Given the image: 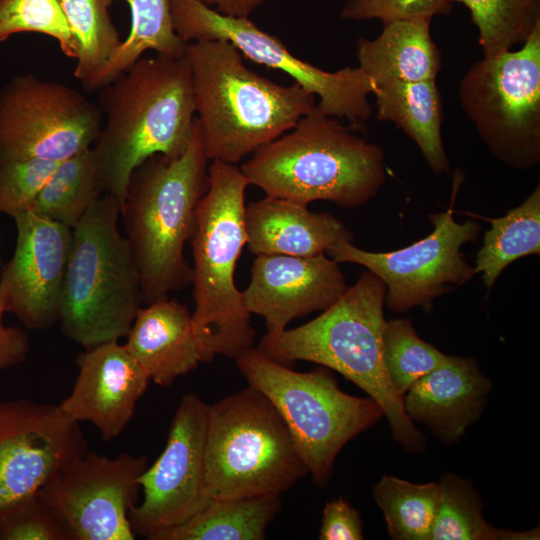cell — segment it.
Returning <instances> with one entry per match:
<instances>
[{
  "instance_id": "1",
  "label": "cell",
  "mask_w": 540,
  "mask_h": 540,
  "mask_svg": "<svg viewBox=\"0 0 540 540\" xmlns=\"http://www.w3.org/2000/svg\"><path fill=\"white\" fill-rule=\"evenodd\" d=\"M100 90L103 123L92 150L102 192L122 208L135 168L155 154L178 158L192 141L191 69L186 56L141 57Z\"/></svg>"
},
{
  "instance_id": "2",
  "label": "cell",
  "mask_w": 540,
  "mask_h": 540,
  "mask_svg": "<svg viewBox=\"0 0 540 540\" xmlns=\"http://www.w3.org/2000/svg\"><path fill=\"white\" fill-rule=\"evenodd\" d=\"M386 292L384 282L366 269L318 317L293 329L267 332L256 348L284 365L304 360L339 372L379 404L394 440L414 453L425 449V436L405 413L384 364Z\"/></svg>"
},
{
  "instance_id": "3",
  "label": "cell",
  "mask_w": 540,
  "mask_h": 540,
  "mask_svg": "<svg viewBox=\"0 0 540 540\" xmlns=\"http://www.w3.org/2000/svg\"><path fill=\"white\" fill-rule=\"evenodd\" d=\"M197 120L209 160L236 164L291 130L316 106L293 82L276 83L250 70L226 40L187 44Z\"/></svg>"
},
{
  "instance_id": "4",
  "label": "cell",
  "mask_w": 540,
  "mask_h": 540,
  "mask_svg": "<svg viewBox=\"0 0 540 540\" xmlns=\"http://www.w3.org/2000/svg\"><path fill=\"white\" fill-rule=\"evenodd\" d=\"M198 120L187 151L178 158L155 154L132 172L120 211L136 260L143 304L168 298L192 283L184 256L196 226L198 204L209 188Z\"/></svg>"
},
{
  "instance_id": "5",
  "label": "cell",
  "mask_w": 540,
  "mask_h": 540,
  "mask_svg": "<svg viewBox=\"0 0 540 540\" xmlns=\"http://www.w3.org/2000/svg\"><path fill=\"white\" fill-rule=\"evenodd\" d=\"M266 196L302 205L317 200L357 208L386 180L383 149L317 105L291 130L260 147L240 167Z\"/></svg>"
},
{
  "instance_id": "6",
  "label": "cell",
  "mask_w": 540,
  "mask_h": 540,
  "mask_svg": "<svg viewBox=\"0 0 540 540\" xmlns=\"http://www.w3.org/2000/svg\"><path fill=\"white\" fill-rule=\"evenodd\" d=\"M250 185L235 164L212 160L209 188L196 210L190 240L193 257L191 313L206 362L235 359L253 347L256 331L235 284V270L247 243L245 191Z\"/></svg>"
},
{
  "instance_id": "7",
  "label": "cell",
  "mask_w": 540,
  "mask_h": 540,
  "mask_svg": "<svg viewBox=\"0 0 540 540\" xmlns=\"http://www.w3.org/2000/svg\"><path fill=\"white\" fill-rule=\"evenodd\" d=\"M120 211L117 199L103 193L72 229L58 322L63 335L84 349L126 337L143 304Z\"/></svg>"
},
{
  "instance_id": "8",
  "label": "cell",
  "mask_w": 540,
  "mask_h": 540,
  "mask_svg": "<svg viewBox=\"0 0 540 540\" xmlns=\"http://www.w3.org/2000/svg\"><path fill=\"white\" fill-rule=\"evenodd\" d=\"M206 481L213 498L281 495L308 474L273 403L247 388L208 405Z\"/></svg>"
},
{
  "instance_id": "9",
  "label": "cell",
  "mask_w": 540,
  "mask_h": 540,
  "mask_svg": "<svg viewBox=\"0 0 540 540\" xmlns=\"http://www.w3.org/2000/svg\"><path fill=\"white\" fill-rule=\"evenodd\" d=\"M235 361L248 385L262 392L282 416L318 486L328 482L344 445L383 416L372 398L343 392L324 366L297 372L254 347Z\"/></svg>"
},
{
  "instance_id": "10",
  "label": "cell",
  "mask_w": 540,
  "mask_h": 540,
  "mask_svg": "<svg viewBox=\"0 0 540 540\" xmlns=\"http://www.w3.org/2000/svg\"><path fill=\"white\" fill-rule=\"evenodd\" d=\"M462 110L481 140L519 170L540 161V24L516 51L476 61L459 84Z\"/></svg>"
},
{
  "instance_id": "11",
  "label": "cell",
  "mask_w": 540,
  "mask_h": 540,
  "mask_svg": "<svg viewBox=\"0 0 540 540\" xmlns=\"http://www.w3.org/2000/svg\"><path fill=\"white\" fill-rule=\"evenodd\" d=\"M172 23L186 43L226 40L242 56L280 70L318 97L317 107L327 116L346 119L356 132L372 116L369 95L378 86L359 67L328 72L294 56L276 36L260 29L249 18L224 15L204 0H171Z\"/></svg>"
},
{
  "instance_id": "12",
  "label": "cell",
  "mask_w": 540,
  "mask_h": 540,
  "mask_svg": "<svg viewBox=\"0 0 540 540\" xmlns=\"http://www.w3.org/2000/svg\"><path fill=\"white\" fill-rule=\"evenodd\" d=\"M454 174L452 197L444 212L428 214L432 232L413 244L390 252H370L341 241L329 251L337 263H355L377 275L386 285V307L403 313L420 306L432 309L436 298L470 281L476 274L460 249L478 239L482 226L476 220L458 223L454 203L462 181Z\"/></svg>"
},
{
  "instance_id": "13",
  "label": "cell",
  "mask_w": 540,
  "mask_h": 540,
  "mask_svg": "<svg viewBox=\"0 0 540 540\" xmlns=\"http://www.w3.org/2000/svg\"><path fill=\"white\" fill-rule=\"evenodd\" d=\"M102 123L99 106L72 87L16 75L0 89V163L63 161L90 149Z\"/></svg>"
},
{
  "instance_id": "14",
  "label": "cell",
  "mask_w": 540,
  "mask_h": 540,
  "mask_svg": "<svg viewBox=\"0 0 540 540\" xmlns=\"http://www.w3.org/2000/svg\"><path fill=\"white\" fill-rule=\"evenodd\" d=\"M146 456L114 458L88 451L64 465L37 493L70 540H133L129 511L137 505Z\"/></svg>"
},
{
  "instance_id": "15",
  "label": "cell",
  "mask_w": 540,
  "mask_h": 540,
  "mask_svg": "<svg viewBox=\"0 0 540 540\" xmlns=\"http://www.w3.org/2000/svg\"><path fill=\"white\" fill-rule=\"evenodd\" d=\"M208 404L185 394L173 416L166 446L143 472V500L129 511L136 535L151 540L205 508L214 498L206 481L205 443Z\"/></svg>"
},
{
  "instance_id": "16",
  "label": "cell",
  "mask_w": 540,
  "mask_h": 540,
  "mask_svg": "<svg viewBox=\"0 0 540 540\" xmlns=\"http://www.w3.org/2000/svg\"><path fill=\"white\" fill-rule=\"evenodd\" d=\"M87 447L79 422L59 404L0 401V521Z\"/></svg>"
},
{
  "instance_id": "17",
  "label": "cell",
  "mask_w": 540,
  "mask_h": 540,
  "mask_svg": "<svg viewBox=\"0 0 540 540\" xmlns=\"http://www.w3.org/2000/svg\"><path fill=\"white\" fill-rule=\"evenodd\" d=\"M16 243L0 268V300L30 330L58 322L72 229L30 210L14 218Z\"/></svg>"
},
{
  "instance_id": "18",
  "label": "cell",
  "mask_w": 540,
  "mask_h": 540,
  "mask_svg": "<svg viewBox=\"0 0 540 540\" xmlns=\"http://www.w3.org/2000/svg\"><path fill=\"white\" fill-rule=\"evenodd\" d=\"M348 288L338 263L325 254L258 255L242 297L247 311L264 317L267 332L274 333L296 318L324 311Z\"/></svg>"
},
{
  "instance_id": "19",
  "label": "cell",
  "mask_w": 540,
  "mask_h": 540,
  "mask_svg": "<svg viewBox=\"0 0 540 540\" xmlns=\"http://www.w3.org/2000/svg\"><path fill=\"white\" fill-rule=\"evenodd\" d=\"M78 375L59 406L77 422H90L103 441L126 428L150 378L117 340L84 349L75 359Z\"/></svg>"
},
{
  "instance_id": "20",
  "label": "cell",
  "mask_w": 540,
  "mask_h": 540,
  "mask_svg": "<svg viewBox=\"0 0 540 540\" xmlns=\"http://www.w3.org/2000/svg\"><path fill=\"white\" fill-rule=\"evenodd\" d=\"M491 388L475 359L448 356L410 386L402 397L403 407L413 422L425 424L451 444L481 416Z\"/></svg>"
},
{
  "instance_id": "21",
  "label": "cell",
  "mask_w": 540,
  "mask_h": 540,
  "mask_svg": "<svg viewBox=\"0 0 540 540\" xmlns=\"http://www.w3.org/2000/svg\"><path fill=\"white\" fill-rule=\"evenodd\" d=\"M126 338V349L150 380L162 387L206 362L191 313L175 299L141 307Z\"/></svg>"
},
{
  "instance_id": "22",
  "label": "cell",
  "mask_w": 540,
  "mask_h": 540,
  "mask_svg": "<svg viewBox=\"0 0 540 540\" xmlns=\"http://www.w3.org/2000/svg\"><path fill=\"white\" fill-rule=\"evenodd\" d=\"M244 224L246 244L256 256L312 257L354 239L331 213L312 212L306 205L269 196L245 206Z\"/></svg>"
},
{
  "instance_id": "23",
  "label": "cell",
  "mask_w": 540,
  "mask_h": 540,
  "mask_svg": "<svg viewBox=\"0 0 540 540\" xmlns=\"http://www.w3.org/2000/svg\"><path fill=\"white\" fill-rule=\"evenodd\" d=\"M431 20L396 21L383 25L373 40L359 38V68L378 85L435 80L442 68L441 51L430 33Z\"/></svg>"
},
{
  "instance_id": "24",
  "label": "cell",
  "mask_w": 540,
  "mask_h": 540,
  "mask_svg": "<svg viewBox=\"0 0 540 540\" xmlns=\"http://www.w3.org/2000/svg\"><path fill=\"white\" fill-rule=\"evenodd\" d=\"M374 96L377 119L394 123L409 136L435 174L449 171L441 133L442 99L435 80L380 84Z\"/></svg>"
},
{
  "instance_id": "25",
  "label": "cell",
  "mask_w": 540,
  "mask_h": 540,
  "mask_svg": "<svg viewBox=\"0 0 540 540\" xmlns=\"http://www.w3.org/2000/svg\"><path fill=\"white\" fill-rule=\"evenodd\" d=\"M280 509V495L214 498L193 517L151 540H262Z\"/></svg>"
},
{
  "instance_id": "26",
  "label": "cell",
  "mask_w": 540,
  "mask_h": 540,
  "mask_svg": "<svg viewBox=\"0 0 540 540\" xmlns=\"http://www.w3.org/2000/svg\"><path fill=\"white\" fill-rule=\"evenodd\" d=\"M130 7L131 25L127 38L96 76L90 91L100 90L133 65L147 50L183 57L187 44L175 32L171 0H124Z\"/></svg>"
},
{
  "instance_id": "27",
  "label": "cell",
  "mask_w": 540,
  "mask_h": 540,
  "mask_svg": "<svg viewBox=\"0 0 540 540\" xmlns=\"http://www.w3.org/2000/svg\"><path fill=\"white\" fill-rule=\"evenodd\" d=\"M491 228L477 253L475 274L482 273L491 289L499 275L515 260L540 254V186L526 200L499 218H485Z\"/></svg>"
},
{
  "instance_id": "28",
  "label": "cell",
  "mask_w": 540,
  "mask_h": 540,
  "mask_svg": "<svg viewBox=\"0 0 540 540\" xmlns=\"http://www.w3.org/2000/svg\"><path fill=\"white\" fill-rule=\"evenodd\" d=\"M439 500L430 540L538 539L539 529L513 532L492 527L483 517V502L471 481L447 473L438 483Z\"/></svg>"
},
{
  "instance_id": "29",
  "label": "cell",
  "mask_w": 540,
  "mask_h": 540,
  "mask_svg": "<svg viewBox=\"0 0 540 540\" xmlns=\"http://www.w3.org/2000/svg\"><path fill=\"white\" fill-rule=\"evenodd\" d=\"M102 194L91 147L58 164L32 211L73 229Z\"/></svg>"
},
{
  "instance_id": "30",
  "label": "cell",
  "mask_w": 540,
  "mask_h": 540,
  "mask_svg": "<svg viewBox=\"0 0 540 540\" xmlns=\"http://www.w3.org/2000/svg\"><path fill=\"white\" fill-rule=\"evenodd\" d=\"M77 42L74 76L87 90L122 43L109 7L115 0H58Z\"/></svg>"
},
{
  "instance_id": "31",
  "label": "cell",
  "mask_w": 540,
  "mask_h": 540,
  "mask_svg": "<svg viewBox=\"0 0 540 540\" xmlns=\"http://www.w3.org/2000/svg\"><path fill=\"white\" fill-rule=\"evenodd\" d=\"M389 535L396 540H430L436 516L438 483L416 484L391 475L373 489Z\"/></svg>"
},
{
  "instance_id": "32",
  "label": "cell",
  "mask_w": 540,
  "mask_h": 540,
  "mask_svg": "<svg viewBox=\"0 0 540 540\" xmlns=\"http://www.w3.org/2000/svg\"><path fill=\"white\" fill-rule=\"evenodd\" d=\"M464 4L478 30L484 57L522 44L540 24V0H452Z\"/></svg>"
},
{
  "instance_id": "33",
  "label": "cell",
  "mask_w": 540,
  "mask_h": 540,
  "mask_svg": "<svg viewBox=\"0 0 540 540\" xmlns=\"http://www.w3.org/2000/svg\"><path fill=\"white\" fill-rule=\"evenodd\" d=\"M383 357L389 380L403 397L410 386L443 364L448 355L422 340L409 319L385 321Z\"/></svg>"
},
{
  "instance_id": "34",
  "label": "cell",
  "mask_w": 540,
  "mask_h": 540,
  "mask_svg": "<svg viewBox=\"0 0 540 540\" xmlns=\"http://www.w3.org/2000/svg\"><path fill=\"white\" fill-rule=\"evenodd\" d=\"M25 32L54 38L66 57L76 59L78 45L58 0H0V43Z\"/></svg>"
},
{
  "instance_id": "35",
  "label": "cell",
  "mask_w": 540,
  "mask_h": 540,
  "mask_svg": "<svg viewBox=\"0 0 540 540\" xmlns=\"http://www.w3.org/2000/svg\"><path fill=\"white\" fill-rule=\"evenodd\" d=\"M60 162L37 158L1 162L0 214L14 218L32 210L39 192Z\"/></svg>"
},
{
  "instance_id": "36",
  "label": "cell",
  "mask_w": 540,
  "mask_h": 540,
  "mask_svg": "<svg viewBox=\"0 0 540 540\" xmlns=\"http://www.w3.org/2000/svg\"><path fill=\"white\" fill-rule=\"evenodd\" d=\"M452 0H348L340 11L345 20L378 19L383 25L396 21L432 20L447 15Z\"/></svg>"
},
{
  "instance_id": "37",
  "label": "cell",
  "mask_w": 540,
  "mask_h": 540,
  "mask_svg": "<svg viewBox=\"0 0 540 540\" xmlns=\"http://www.w3.org/2000/svg\"><path fill=\"white\" fill-rule=\"evenodd\" d=\"M0 540H70L51 508L38 495L0 521Z\"/></svg>"
},
{
  "instance_id": "38",
  "label": "cell",
  "mask_w": 540,
  "mask_h": 540,
  "mask_svg": "<svg viewBox=\"0 0 540 540\" xmlns=\"http://www.w3.org/2000/svg\"><path fill=\"white\" fill-rule=\"evenodd\" d=\"M320 540H362L360 514L343 498L327 502L322 515Z\"/></svg>"
},
{
  "instance_id": "39",
  "label": "cell",
  "mask_w": 540,
  "mask_h": 540,
  "mask_svg": "<svg viewBox=\"0 0 540 540\" xmlns=\"http://www.w3.org/2000/svg\"><path fill=\"white\" fill-rule=\"evenodd\" d=\"M4 313L0 300V373L23 363L31 348L30 339L23 329L3 323Z\"/></svg>"
},
{
  "instance_id": "40",
  "label": "cell",
  "mask_w": 540,
  "mask_h": 540,
  "mask_svg": "<svg viewBox=\"0 0 540 540\" xmlns=\"http://www.w3.org/2000/svg\"><path fill=\"white\" fill-rule=\"evenodd\" d=\"M266 0H204V2L221 14L248 18Z\"/></svg>"
}]
</instances>
